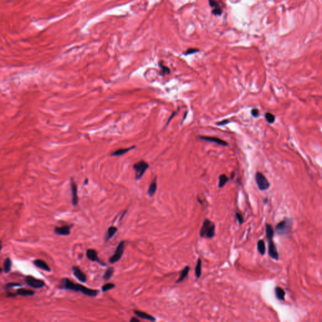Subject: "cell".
Listing matches in <instances>:
<instances>
[{
  "mask_svg": "<svg viewBox=\"0 0 322 322\" xmlns=\"http://www.w3.org/2000/svg\"><path fill=\"white\" fill-rule=\"evenodd\" d=\"M130 321V322H139L140 321V320L135 317H132Z\"/></svg>",
  "mask_w": 322,
  "mask_h": 322,
  "instance_id": "74e56055",
  "label": "cell"
},
{
  "mask_svg": "<svg viewBox=\"0 0 322 322\" xmlns=\"http://www.w3.org/2000/svg\"><path fill=\"white\" fill-rule=\"evenodd\" d=\"M34 294H35V293H34L33 291L27 289L20 288V289L17 290V292L16 293V295H20V296H32Z\"/></svg>",
  "mask_w": 322,
  "mask_h": 322,
  "instance_id": "7402d4cb",
  "label": "cell"
},
{
  "mask_svg": "<svg viewBox=\"0 0 322 322\" xmlns=\"http://www.w3.org/2000/svg\"><path fill=\"white\" fill-rule=\"evenodd\" d=\"M198 138L199 140H202V141L208 142L215 143L218 145H222V146H227L228 145V144L227 142L223 141V140L222 139H220L219 138L213 137H208V136H199Z\"/></svg>",
  "mask_w": 322,
  "mask_h": 322,
  "instance_id": "30bf717a",
  "label": "cell"
},
{
  "mask_svg": "<svg viewBox=\"0 0 322 322\" xmlns=\"http://www.w3.org/2000/svg\"><path fill=\"white\" fill-rule=\"evenodd\" d=\"M265 232H266V235H267V240L273 239V236H274V230H273V228H272V225H271L270 224H268V223L265 224Z\"/></svg>",
  "mask_w": 322,
  "mask_h": 322,
  "instance_id": "603a6c76",
  "label": "cell"
},
{
  "mask_svg": "<svg viewBox=\"0 0 322 322\" xmlns=\"http://www.w3.org/2000/svg\"><path fill=\"white\" fill-rule=\"evenodd\" d=\"M229 122H230V121L228 120H223L221 121H219V122H217L216 124L218 126H222V125H225L226 124H228Z\"/></svg>",
  "mask_w": 322,
  "mask_h": 322,
  "instance_id": "d590c367",
  "label": "cell"
},
{
  "mask_svg": "<svg viewBox=\"0 0 322 322\" xmlns=\"http://www.w3.org/2000/svg\"><path fill=\"white\" fill-rule=\"evenodd\" d=\"M215 235V225L209 219H205L199 230V236L202 238L212 239Z\"/></svg>",
  "mask_w": 322,
  "mask_h": 322,
  "instance_id": "7a4b0ae2",
  "label": "cell"
},
{
  "mask_svg": "<svg viewBox=\"0 0 322 322\" xmlns=\"http://www.w3.org/2000/svg\"><path fill=\"white\" fill-rule=\"evenodd\" d=\"M176 112H175L173 113V114H172V115H171V116L169 117V120H168V121H167V123H166V125H167L169 124V123L170 122V121H171V120H172V118H173V117H174V116H175V115H176Z\"/></svg>",
  "mask_w": 322,
  "mask_h": 322,
  "instance_id": "8d00e7d4",
  "label": "cell"
},
{
  "mask_svg": "<svg viewBox=\"0 0 322 322\" xmlns=\"http://www.w3.org/2000/svg\"><path fill=\"white\" fill-rule=\"evenodd\" d=\"M117 230H118L117 228L115 227L111 226V227H109L108 230H107V232L106 234V235H105V241L107 242L109 240H110L113 237V236L115 235V234L117 233Z\"/></svg>",
  "mask_w": 322,
  "mask_h": 322,
  "instance_id": "ac0fdd59",
  "label": "cell"
},
{
  "mask_svg": "<svg viewBox=\"0 0 322 322\" xmlns=\"http://www.w3.org/2000/svg\"><path fill=\"white\" fill-rule=\"evenodd\" d=\"M293 228V220L291 218H285L279 222L276 227V232L279 235H286L291 233Z\"/></svg>",
  "mask_w": 322,
  "mask_h": 322,
  "instance_id": "3957f363",
  "label": "cell"
},
{
  "mask_svg": "<svg viewBox=\"0 0 322 322\" xmlns=\"http://www.w3.org/2000/svg\"><path fill=\"white\" fill-rule=\"evenodd\" d=\"M17 286H21V284L11 283H8V284H7V285H6V288H11L17 287Z\"/></svg>",
  "mask_w": 322,
  "mask_h": 322,
  "instance_id": "836d02e7",
  "label": "cell"
},
{
  "mask_svg": "<svg viewBox=\"0 0 322 322\" xmlns=\"http://www.w3.org/2000/svg\"><path fill=\"white\" fill-rule=\"evenodd\" d=\"M115 285L113 283H106L104 284L101 288V290L103 292H106V291L115 288Z\"/></svg>",
  "mask_w": 322,
  "mask_h": 322,
  "instance_id": "f546056e",
  "label": "cell"
},
{
  "mask_svg": "<svg viewBox=\"0 0 322 322\" xmlns=\"http://www.w3.org/2000/svg\"><path fill=\"white\" fill-rule=\"evenodd\" d=\"M257 248L258 252H259L260 254L262 255V256H263V255L265 254L266 248H265V242L263 240H260L258 241L257 244Z\"/></svg>",
  "mask_w": 322,
  "mask_h": 322,
  "instance_id": "cb8c5ba5",
  "label": "cell"
},
{
  "mask_svg": "<svg viewBox=\"0 0 322 322\" xmlns=\"http://www.w3.org/2000/svg\"><path fill=\"white\" fill-rule=\"evenodd\" d=\"M235 216H236V220H237V221H238V222H239V223L240 225H242L243 223H244V218H243L241 213H240L236 212L235 213Z\"/></svg>",
  "mask_w": 322,
  "mask_h": 322,
  "instance_id": "1f68e13d",
  "label": "cell"
},
{
  "mask_svg": "<svg viewBox=\"0 0 322 322\" xmlns=\"http://www.w3.org/2000/svg\"><path fill=\"white\" fill-rule=\"evenodd\" d=\"M1 271H2V269H1V268H0V272H1Z\"/></svg>",
  "mask_w": 322,
  "mask_h": 322,
  "instance_id": "ab89813d",
  "label": "cell"
},
{
  "mask_svg": "<svg viewBox=\"0 0 322 322\" xmlns=\"http://www.w3.org/2000/svg\"><path fill=\"white\" fill-rule=\"evenodd\" d=\"M59 287L60 288L66 290H71L76 291V292H81L83 294L90 297H96L98 294V291L97 290L88 288L81 284L74 283L68 278H64L62 279L61 281H60Z\"/></svg>",
  "mask_w": 322,
  "mask_h": 322,
  "instance_id": "6da1fadb",
  "label": "cell"
},
{
  "mask_svg": "<svg viewBox=\"0 0 322 322\" xmlns=\"http://www.w3.org/2000/svg\"><path fill=\"white\" fill-rule=\"evenodd\" d=\"M190 266H186L184 267V269L181 271V274H180V276H179V279H178L177 281H176V283H181L182 281H183L184 279H186V277L188 275V273H189V271H190Z\"/></svg>",
  "mask_w": 322,
  "mask_h": 322,
  "instance_id": "44dd1931",
  "label": "cell"
},
{
  "mask_svg": "<svg viewBox=\"0 0 322 322\" xmlns=\"http://www.w3.org/2000/svg\"><path fill=\"white\" fill-rule=\"evenodd\" d=\"M255 179H256V182L258 186V188L260 191H264L268 190L269 188V182L263 173L259 172L256 173V175H255Z\"/></svg>",
  "mask_w": 322,
  "mask_h": 322,
  "instance_id": "5b68a950",
  "label": "cell"
},
{
  "mask_svg": "<svg viewBox=\"0 0 322 322\" xmlns=\"http://www.w3.org/2000/svg\"><path fill=\"white\" fill-rule=\"evenodd\" d=\"M157 178L155 177L150 184L148 190V194L150 197H152L154 195L157 191Z\"/></svg>",
  "mask_w": 322,
  "mask_h": 322,
  "instance_id": "e0dca14e",
  "label": "cell"
},
{
  "mask_svg": "<svg viewBox=\"0 0 322 322\" xmlns=\"http://www.w3.org/2000/svg\"><path fill=\"white\" fill-rule=\"evenodd\" d=\"M125 249V241H121L119 244L118 245L116 251L115 252V254L109 259V261L111 264H115L118 260H120V259L122 257L123 252Z\"/></svg>",
  "mask_w": 322,
  "mask_h": 322,
  "instance_id": "8992f818",
  "label": "cell"
},
{
  "mask_svg": "<svg viewBox=\"0 0 322 322\" xmlns=\"http://www.w3.org/2000/svg\"><path fill=\"white\" fill-rule=\"evenodd\" d=\"M134 313L135 314V315H137L138 317L141 318H142V319H144V320H149L150 321H155V319L154 317H152V316L150 315H149L147 313H146L145 312H141V311H138V310H135L134 311Z\"/></svg>",
  "mask_w": 322,
  "mask_h": 322,
  "instance_id": "2e32d148",
  "label": "cell"
},
{
  "mask_svg": "<svg viewBox=\"0 0 322 322\" xmlns=\"http://www.w3.org/2000/svg\"><path fill=\"white\" fill-rule=\"evenodd\" d=\"M208 2L212 8V13L215 15L220 16L222 13V9L216 0H208Z\"/></svg>",
  "mask_w": 322,
  "mask_h": 322,
  "instance_id": "4fadbf2b",
  "label": "cell"
},
{
  "mask_svg": "<svg viewBox=\"0 0 322 322\" xmlns=\"http://www.w3.org/2000/svg\"><path fill=\"white\" fill-rule=\"evenodd\" d=\"M228 181V178L225 174H221L219 176V183H218V187L222 188L226 184Z\"/></svg>",
  "mask_w": 322,
  "mask_h": 322,
  "instance_id": "4316f807",
  "label": "cell"
},
{
  "mask_svg": "<svg viewBox=\"0 0 322 322\" xmlns=\"http://www.w3.org/2000/svg\"><path fill=\"white\" fill-rule=\"evenodd\" d=\"M268 255L271 258L275 260H279V254L276 245L272 239L268 240Z\"/></svg>",
  "mask_w": 322,
  "mask_h": 322,
  "instance_id": "ba28073f",
  "label": "cell"
},
{
  "mask_svg": "<svg viewBox=\"0 0 322 322\" xmlns=\"http://www.w3.org/2000/svg\"><path fill=\"white\" fill-rule=\"evenodd\" d=\"M86 257L87 258L92 262H96L99 263L101 265H106V264L104 261L101 260L98 257V253L94 249H88L86 251Z\"/></svg>",
  "mask_w": 322,
  "mask_h": 322,
  "instance_id": "9c48e42d",
  "label": "cell"
},
{
  "mask_svg": "<svg viewBox=\"0 0 322 322\" xmlns=\"http://www.w3.org/2000/svg\"><path fill=\"white\" fill-rule=\"evenodd\" d=\"M251 115L254 118L257 117L259 115V111L257 108H254L251 110Z\"/></svg>",
  "mask_w": 322,
  "mask_h": 322,
  "instance_id": "d6a6232c",
  "label": "cell"
},
{
  "mask_svg": "<svg viewBox=\"0 0 322 322\" xmlns=\"http://www.w3.org/2000/svg\"><path fill=\"white\" fill-rule=\"evenodd\" d=\"M135 147V146H132V147H129V148L118 149L116 151L113 152V153H112L111 156H121V155H123L125 154L126 152H129V151L132 150V149H134Z\"/></svg>",
  "mask_w": 322,
  "mask_h": 322,
  "instance_id": "ffe728a7",
  "label": "cell"
},
{
  "mask_svg": "<svg viewBox=\"0 0 322 322\" xmlns=\"http://www.w3.org/2000/svg\"><path fill=\"white\" fill-rule=\"evenodd\" d=\"M265 120L267 121V123H269L270 124L274 123L276 120L274 115L270 112H267L265 114Z\"/></svg>",
  "mask_w": 322,
  "mask_h": 322,
  "instance_id": "83f0119b",
  "label": "cell"
},
{
  "mask_svg": "<svg viewBox=\"0 0 322 322\" xmlns=\"http://www.w3.org/2000/svg\"><path fill=\"white\" fill-rule=\"evenodd\" d=\"M114 273V268L112 267H108V268L106 270L104 275L103 276V278L105 281H108L110 280L111 277H112Z\"/></svg>",
  "mask_w": 322,
  "mask_h": 322,
  "instance_id": "d4e9b609",
  "label": "cell"
},
{
  "mask_svg": "<svg viewBox=\"0 0 322 322\" xmlns=\"http://www.w3.org/2000/svg\"><path fill=\"white\" fill-rule=\"evenodd\" d=\"M275 294L276 298L279 301H284L285 300V291L280 287H276L275 288Z\"/></svg>",
  "mask_w": 322,
  "mask_h": 322,
  "instance_id": "d6986e66",
  "label": "cell"
},
{
  "mask_svg": "<svg viewBox=\"0 0 322 322\" xmlns=\"http://www.w3.org/2000/svg\"><path fill=\"white\" fill-rule=\"evenodd\" d=\"M1 248H2V246H1V242L0 241V252H1Z\"/></svg>",
  "mask_w": 322,
  "mask_h": 322,
  "instance_id": "f35d334b",
  "label": "cell"
},
{
  "mask_svg": "<svg viewBox=\"0 0 322 322\" xmlns=\"http://www.w3.org/2000/svg\"><path fill=\"white\" fill-rule=\"evenodd\" d=\"M25 281L29 286L33 288H36V289L41 288L43 286H44V285H45L44 282L42 280H40V279H36L30 276L26 277Z\"/></svg>",
  "mask_w": 322,
  "mask_h": 322,
  "instance_id": "52a82bcc",
  "label": "cell"
},
{
  "mask_svg": "<svg viewBox=\"0 0 322 322\" xmlns=\"http://www.w3.org/2000/svg\"><path fill=\"white\" fill-rule=\"evenodd\" d=\"M202 260L199 258L197 261V264L195 267V276L197 278H199L202 275Z\"/></svg>",
  "mask_w": 322,
  "mask_h": 322,
  "instance_id": "484cf974",
  "label": "cell"
},
{
  "mask_svg": "<svg viewBox=\"0 0 322 322\" xmlns=\"http://www.w3.org/2000/svg\"><path fill=\"white\" fill-rule=\"evenodd\" d=\"M72 273L74 276L78 279L79 281L82 283H86L87 280V277L86 274L81 270L80 267L77 266H73L72 267Z\"/></svg>",
  "mask_w": 322,
  "mask_h": 322,
  "instance_id": "8fae6325",
  "label": "cell"
},
{
  "mask_svg": "<svg viewBox=\"0 0 322 322\" xmlns=\"http://www.w3.org/2000/svg\"><path fill=\"white\" fill-rule=\"evenodd\" d=\"M71 190L72 194V203L74 206H76L78 204V195H77V187L73 179L71 180Z\"/></svg>",
  "mask_w": 322,
  "mask_h": 322,
  "instance_id": "7c38bea8",
  "label": "cell"
},
{
  "mask_svg": "<svg viewBox=\"0 0 322 322\" xmlns=\"http://www.w3.org/2000/svg\"><path fill=\"white\" fill-rule=\"evenodd\" d=\"M149 167V165L147 162L144 161H138L136 162L133 166V169L135 171V178L136 180H139L142 178L143 175Z\"/></svg>",
  "mask_w": 322,
  "mask_h": 322,
  "instance_id": "277c9868",
  "label": "cell"
},
{
  "mask_svg": "<svg viewBox=\"0 0 322 322\" xmlns=\"http://www.w3.org/2000/svg\"><path fill=\"white\" fill-rule=\"evenodd\" d=\"M33 264L37 267H39V268L42 270H44L47 272L51 271L50 267L48 266V265L43 260H41V259L35 260L33 261Z\"/></svg>",
  "mask_w": 322,
  "mask_h": 322,
  "instance_id": "9a60e30c",
  "label": "cell"
},
{
  "mask_svg": "<svg viewBox=\"0 0 322 322\" xmlns=\"http://www.w3.org/2000/svg\"><path fill=\"white\" fill-rule=\"evenodd\" d=\"M11 260L10 258H7L4 260V271L6 273H8L11 270Z\"/></svg>",
  "mask_w": 322,
  "mask_h": 322,
  "instance_id": "f1b7e54d",
  "label": "cell"
},
{
  "mask_svg": "<svg viewBox=\"0 0 322 322\" xmlns=\"http://www.w3.org/2000/svg\"><path fill=\"white\" fill-rule=\"evenodd\" d=\"M198 51H199V50L196 49V48H190V49H188V50L184 53V54H185V55H190V54H194V53L197 52H198Z\"/></svg>",
  "mask_w": 322,
  "mask_h": 322,
  "instance_id": "e575fe53",
  "label": "cell"
},
{
  "mask_svg": "<svg viewBox=\"0 0 322 322\" xmlns=\"http://www.w3.org/2000/svg\"><path fill=\"white\" fill-rule=\"evenodd\" d=\"M71 228V227L68 226V225L62 226L61 227H57L54 228V232H55V234H57V235H63V236L68 235L71 233L70 232Z\"/></svg>",
  "mask_w": 322,
  "mask_h": 322,
  "instance_id": "5bb4252c",
  "label": "cell"
},
{
  "mask_svg": "<svg viewBox=\"0 0 322 322\" xmlns=\"http://www.w3.org/2000/svg\"><path fill=\"white\" fill-rule=\"evenodd\" d=\"M159 66H160L161 69V73L163 75L168 74L170 73V69H169V68H167V67L165 66L164 65L162 64L161 63H159Z\"/></svg>",
  "mask_w": 322,
  "mask_h": 322,
  "instance_id": "4dcf8cb0",
  "label": "cell"
}]
</instances>
